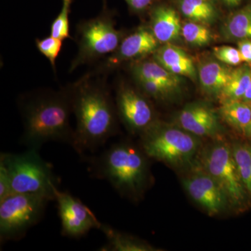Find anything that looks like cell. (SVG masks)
<instances>
[{"instance_id":"19","label":"cell","mask_w":251,"mask_h":251,"mask_svg":"<svg viewBox=\"0 0 251 251\" xmlns=\"http://www.w3.org/2000/svg\"><path fill=\"white\" fill-rule=\"evenodd\" d=\"M220 113L228 125L242 131L251 123V104L242 100L223 102Z\"/></svg>"},{"instance_id":"1","label":"cell","mask_w":251,"mask_h":251,"mask_svg":"<svg viewBox=\"0 0 251 251\" xmlns=\"http://www.w3.org/2000/svg\"><path fill=\"white\" fill-rule=\"evenodd\" d=\"M70 92L77 120L72 147L79 154L95 151L116 134V110L110 94L87 82Z\"/></svg>"},{"instance_id":"12","label":"cell","mask_w":251,"mask_h":251,"mask_svg":"<svg viewBox=\"0 0 251 251\" xmlns=\"http://www.w3.org/2000/svg\"><path fill=\"white\" fill-rule=\"evenodd\" d=\"M158 43L151 30L140 28L121 41L118 49L109 57L107 67L109 69L122 61L139 58L155 52Z\"/></svg>"},{"instance_id":"4","label":"cell","mask_w":251,"mask_h":251,"mask_svg":"<svg viewBox=\"0 0 251 251\" xmlns=\"http://www.w3.org/2000/svg\"><path fill=\"white\" fill-rule=\"evenodd\" d=\"M0 161L7 169L11 193L38 195L55 200L57 188L52 166L44 161L37 150L27 149L21 153H1Z\"/></svg>"},{"instance_id":"32","label":"cell","mask_w":251,"mask_h":251,"mask_svg":"<svg viewBox=\"0 0 251 251\" xmlns=\"http://www.w3.org/2000/svg\"><path fill=\"white\" fill-rule=\"evenodd\" d=\"M242 0H223V1L229 7H235L240 4Z\"/></svg>"},{"instance_id":"13","label":"cell","mask_w":251,"mask_h":251,"mask_svg":"<svg viewBox=\"0 0 251 251\" xmlns=\"http://www.w3.org/2000/svg\"><path fill=\"white\" fill-rule=\"evenodd\" d=\"M178 122L183 129L196 136H211L218 133L219 123L215 112L202 104H191L180 112Z\"/></svg>"},{"instance_id":"27","label":"cell","mask_w":251,"mask_h":251,"mask_svg":"<svg viewBox=\"0 0 251 251\" xmlns=\"http://www.w3.org/2000/svg\"><path fill=\"white\" fill-rule=\"evenodd\" d=\"M216 58L220 62L229 66H238L243 62L239 49L231 46H219L214 49Z\"/></svg>"},{"instance_id":"7","label":"cell","mask_w":251,"mask_h":251,"mask_svg":"<svg viewBox=\"0 0 251 251\" xmlns=\"http://www.w3.org/2000/svg\"><path fill=\"white\" fill-rule=\"evenodd\" d=\"M121 36V31L115 28L108 15L82 23L79 28L78 53L71 69L113 53L122 41Z\"/></svg>"},{"instance_id":"16","label":"cell","mask_w":251,"mask_h":251,"mask_svg":"<svg viewBox=\"0 0 251 251\" xmlns=\"http://www.w3.org/2000/svg\"><path fill=\"white\" fill-rule=\"evenodd\" d=\"M136 80L148 79L164 87L170 93L179 89L181 85L179 75L165 69L156 60H146L135 64L133 67Z\"/></svg>"},{"instance_id":"3","label":"cell","mask_w":251,"mask_h":251,"mask_svg":"<svg viewBox=\"0 0 251 251\" xmlns=\"http://www.w3.org/2000/svg\"><path fill=\"white\" fill-rule=\"evenodd\" d=\"M133 145H112L100 156L90 160V171L99 179L107 180L120 193L138 197L148 181V170L143 153Z\"/></svg>"},{"instance_id":"20","label":"cell","mask_w":251,"mask_h":251,"mask_svg":"<svg viewBox=\"0 0 251 251\" xmlns=\"http://www.w3.org/2000/svg\"><path fill=\"white\" fill-rule=\"evenodd\" d=\"M251 79V68L244 65L232 69L228 82L219 94L222 101L242 100Z\"/></svg>"},{"instance_id":"22","label":"cell","mask_w":251,"mask_h":251,"mask_svg":"<svg viewBox=\"0 0 251 251\" xmlns=\"http://www.w3.org/2000/svg\"><path fill=\"white\" fill-rule=\"evenodd\" d=\"M182 14L193 22L210 23L216 17V11L210 0H181Z\"/></svg>"},{"instance_id":"15","label":"cell","mask_w":251,"mask_h":251,"mask_svg":"<svg viewBox=\"0 0 251 251\" xmlns=\"http://www.w3.org/2000/svg\"><path fill=\"white\" fill-rule=\"evenodd\" d=\"M154 59L165 69L178 75L196 77V70L192 59L180 48L171 44L155 51Z\"/></svg>"},{"instance_id":"23","label":"cell","mask_w":251,"mask_h":251,"mask_svg":"<svg viewBox=\"0 0 251 251\" xmlns=\"http://www.w3.org/2000/svg\"><path fill=\"white\" fill-rule=\"evenodd\" d=\"M232 152L242 184L251 194V147L237 145L232 148Z\"/></svg>"},{"instance_id":"9","label":"cell","mask_w":251,"mask_h":251,"mask_svg":"<svg viewBox=\"0 0 251 251\" xmlns=\"http://www.w3.org/2000/svg\"><path fill=\"white\" fill-rule=\"evenodd\" d=\"M54 196L58 206L63 236L78 238L92 229H100L102 224L80 200L70 193L61 191L58 188L55 190Z\"/></svg>"},{"instance_id":"30","label":"cell","mask_w":251,"mask_h":251,"mask_svg":"<svg viewBox=\"0 0 251 251\" xmlns=\"http://www.w3.org/2000/svg\"><path fill=\"white\" fill-rule=\"evenodd\" d=\"M130 9L135 11H142L148 9L153 0H125Z\"/></svg>"},{"instance_id":"18","label":"cell","mask_w":251,"mask_h":251,"mask_svg":"<svg viewBox=\"0 0 251 251\" xmlns=\"http://www.w3.org/2000/svg\"><path fill=\"white\" fill-rule=\"evenodd\" d=\"M100 230L106 237L107 244L101 251H156L148 243L137 238L122 233L108 225L101 224Z\"/></svg>"},{"instance_id":"33","label":"cell","mask_w":251,"mask_h":251,"mask_svg":"<svg viewBox=\"0 0 251 251\" xmlns=\"http://www.w3.org/2000/svg\"><path fill=\"white\" fill-rule=\"evenodd\" d=\"M244 133H245L246 134H247L248 136L249 137V138H251V123L250 124V125L248 126V127L247 128H246Z\"/></svg>"},{"instance_id":"21","label":"cell","mask_w":251,"mask_h":251,"mask_svg":"<svg viewBox=\"0 0 251 251\" xmlns=\"http://www.w3.org/2000/svg\"><path fill=\"white\" fill-rule=\"evenodd\" d=\"M226 37L235 40H251V5L239 10L225 24Z\"/></svg>"},{"instance_id":"26","label":"cell","mask_w":251,"mask_h":251,"mask_svg":"<svg viewBox=\"0 0 251 251\" xmlns=\"http://www.w3.org/2000/svg\"><path fill=\"white\" fill-rule=\"evenodd\" d=\"M62 40L52 36L36 39V45L39 52L49 59L52 69L55 70V62L62 47Z\"/></svg>"},{"instance_id":"14","label":"cell","mask_w":251,"mask_h":251,"mask_svg":"<svg viewBox=\"0 0 251 251\" xmlns=\"http://www.w3.org/2000/svg\"><path fill=\"white\" fill-rule=\"evenodd\" d=\"M151 30L159 42L177 40L182 30L179 15L169 6H157L151 14Z\"/></svg>"},{"instance_id":"2","label":"cell","mask_w":251,"mask_h":251,"mask_svg":"<svg viewBox=\"0 0 251 251\" xmlns=\"http://www.w3.org/2000/svg\"><path fill=\"white\" fill-rule=\"evenodd\" d=\"M73 112L71 92L38 96L23 107L24 133L22 143L27 149H39L49 142L67 143L72 146L74 130L71 128Z\"/></svg>"},{"instance_id":"24","label":"cell","mask_w":251,"mask_h":251,"mask_svg":"<svg viewBox=\"0 0 251 251\" xmlns=\"http://www.w3.org/2000/svg\"><path fill=\"white\" fill-rule=\"evenodd\" d=\"M181 35L188 44L197 46L207 45L211 39L210 31L205 25L193 21L182 26Z\"/></svg>"},{"instance_id":"29","label":"cell","mask_w":251,"mask_h":251,"mask_svg":"<svg viewBox=\"0 0 251 251\" xmlns=\"http://www.w3.org/2000/svg\"><path fill=\"white\" fill-rule=\"evenodd\" d=\"M238 48L242 55L243 62L251 64V40L244 39L239 41Z\"/></svg>"},{"instance_id":"11","label":"cell","mask_w":251,"mask_h":251,"mask_svg":"<svg viewBox=\"0 0 251 251\" xmlns=\"http://www.w3.org/2000/svg\"><path fill=\"white\" fill-rule=\"evenodd\" d=\"M183 183L191 198L209 215H216L226 209L228 198L217 181L207 173L192 175Z\"/></svg>"},{"instance_id":"8","label":"cell","mask_w":251,"mask_h":251,"mask_svg":"<svg viewBox=\"0 0 251 251\" xmlns=\"http://www.w3.org/2000/svg\"><path fill=\"white\" fill-rule=\"evenodd\" d=\"M206 171L224 190L229 202L241 204L245 199V188L242 184L232 149L226 144L214 147L206 158Z\"/></svg>"},{"instance_id":"5","label":"cell","mask_w":251,"mask_h":251,"mask_svg":"<svg viewBox=\"0 0 251 251\" xmlns=\"http://www.w3.org/2000/svg\"><path fill=\"white\" fill-rule=\"evenodd\" d=\"M199 145L196 135L186 130L156 124L142 136V148L147 156L176 166L189 163Z\"/></svg>"},{"instance_id":"17","label":"cell","mask_w":251,"mask_h":251,"mask_svg":"<svg viewBox=\"0 0 251 251\" xmlns=\"http://www.w3.org/2000/svg\"><path fill=\"white\" fill-rule=\"evenodd\" d=\"M232 69L216 61L203 63L199 69V79L203 90L219 94L228 82Z\"/></svg>"},{"instance_id":"6","label":"cell","mask_w":251,"mask_h":251,"mask_svg":"<svg viewBox=\"0 0 251 251\" xmlns=\"http://www.w3.org/2000/svg\"><path fill=\"white\" fill-rule=\"evenodd\" d=\"M50 201L38 195L12 193L0 201L1 242L23 237L40 221Z\"/></svg>"},{"instance_id":"31","label":"cell","mask_w":251,"mask_h":251,"mask_svg":"<svg viewBox=\"0 0 251 251\" xmlns=\"http://www.w3.org/2000/svg\"><path fill=\"white\" fill-rule=\"evenodd\" d=\"M244 101L247 102V103H251V79L250 83L248 86L247 91H246L245 94H244V97L242 99Z\"/></svg>"},{"instance_id":"28","label":"cell","mask_w":251,"mask_h":251,"mask_svg":"<svg viewBox=\"0 0 251 251\" xmlns=\"http://www.w3.org/2000/svg\"><path fill=\"white\" fill-rule=\"evenodd\" d=\"M11 194L12 193L9 173L4 163L0 161V201Z\"/></svg>"},{"instance_id":"10","label":"cell","mask_w":251,"mask_h":251,"mask_svg":"<svg viewBox=\"0 0 251 251\" xmlns=\"http://www.w3.org/2000/svg\"><path fill=\"white\" fill-rule=\"evenodd\" d=\"M119 115L132 131L145 133L153 125V111L143 95L129 87L119 89L117 95Z\"/></svg>"},{"instance_id":"25","label":"cell","mask_w":251,"mask_h":251,"mask_svg":"<svg viewBox=\"0 0 251 251\" xmlns=\"http://www.w3.org/2000/svg\"><path fill=\"white\" fill-rule=\"evenodd\" d=\"M72 3V0H62V10L51 25L50 36L52 37L62 41L70 37L69 14Z\"/></svg>"}]
</instances>
